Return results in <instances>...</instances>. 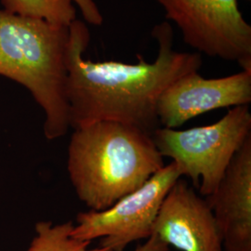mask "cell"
Masks as SVG:
<instances>
[{
	"label": "cell",
	"instance_id": "cell-7",
	"mask_svg": "<svg viewBox=\"0 0 251 251\" xmlns=\"http://www.w3.org/2000/svg\"><path fill=\"white\" fill-rule=\"evenodd\" d=\"M251 72L205 78L192 72L174 81L157 101L156 115L163 127L177 129L191 119L220 108L250 105Z\"/></svg>",
	"mask_w": 251,
	"mask_h": 251
},
{
	"label": "cell",
	"instance_id": "cell-11",
	"mask_svg": "<svg viewBox=\"0 0 251 251\" xmlns=\"http://www.w3.org/2000/svg\"><path fill=\"white\" fill-rule=\"evenodd\" d=\"M3 9L23 16L44 19L69 26L76 19L75 8L69 0H0Z\"/></svg>",
	"mask_w": 251,
	"mask_h": 251
},
{
	"label": "cell",
	"instance_id": "cell-5",
	"mask_svg": "<svg viewBox=\"0 0 251 251\" xmlns=\"http://www.w3.org/2000/svg\"><path fill=\"white\" fill-rule=\"evenodd\" d=\"M181 178L171 162L152 175L144 185L103 210H89L76 216L71 235L81 241L100 239L101 248L124 251L130 243L151 237L162 203Z\"/></svg>",
	"mask_w": 251,
	"mask_h": 251
},
{
	"label": "cell",
	"instance_id": "cell-2",
	"mask_svg": "<svg viewBox=\"0 0 251 251\" xmlns=\"http://www.w3.org/2000/svg\"><path fill=\"white\" fill-rule=\"evenodd\" d=\"M164 166L152 135L117 122L100 121L74 129L67 150L71 183L90 210L113 206Z\"/></svg>",
	"mask_w": 251,
	"mask_h": 251
},
{
	"label": "cell",
	"instance_id": "cell-14",
	"mask_svg": "<svg viewBox=\"0 0 251 251\" xmlns=\"http://www.w3.org/2000/svg\"><path fill=\"white\" fill-rule=\"evenodd\" d=\"M246 1H251V0H246Z\"/></svg>",
	"mask_w": 251,
	"mask_h": 251
},
{
	"label": "cell",
	"instance_id": "cell-12",
	"mask_svg": "<svg viewBox=\"0 0 251 251\" xmlns=\"http://www.w3.org/2000/svg\"><path fill=\"white\" fill-rule=\"evenodd\" d=\"M80 9L81 14L88 24L100 26L103 23V17L98 5L94 0H69Z\"/></svg>",
	"mask_w": 251,
	"mask_h": 251
},
{
	"label": "cell",
	"instance_id": "cell-8",
	"mask_svg": "<svg viewBox=\"0 0 251 251\" xmlns=\"http://www.w3.org/2000/svg\"><path fill=\"white\" fill-rule=\"evenodd\" d=\"M152 235L179 251H224L211 207L183 179L164 199Z\"/></svg>",
	"mask_w": 251,
	"mask_h": 251
},
{
	"label": "cell",
	"instance_id": "cell-9",
	"mask_svg": "<svg viewBox=\"0 0 251 251\" xmlns=\"http://www.w3.org/2000/svg\"><path fill=\"white\" fill-rule=\"evenodd\" d=\"M206 200L224 251H251V137L235 153L215 192Z\"/></svg>",
	"mask_w": 251,
	"mask_h": 251
},
{
	"label": "cell",
	"instance_id": "cell-3",
	"mask_svg": "<svg viewBox=\"0 0 251 251\" xmlns=\"http://www.w3.org/2000/svg\"><path fill=\"white\" fill-rule=\"evenodd\" d=\"M69 26L0 9V75L24 86L42 108L50 141L70 126L66 97Z\"/></svg>",
	"mask_w": 251,
	"mask_h": 251
},
{
	"label": "cell",
	"instance_id": "cell-1",
	"mask_svg": "<svg viewBox=\"0 0 251 251\" xmlns=\"http://www.w3.org/2000/svg\"><path fill=\"white\" fill-rule=\"evenodd\" d=\"M157 56L148 63L138 54V63L92 62L84 58L90 44L87 25L75 19L69 25L66 55V97L74 129L95 122L111 121L133 126L152 135L160 127L156 106L162 93L180 76L198 72L202 57L174 48L169 22L153 27Z\"/></svg>",
	"mask_w": 251,
	"mask_h": 251
},
{
	"label": "cell",
	"instance_id": "cell-4",
	"mask_svg": "<svg viewBox=\"0 0 251 251\" xmlns=\"http://www.w3.org/2000/svg\"><path fill=\"white\" fill-rule=\"evenodd\" d=\"M162 156L170 157L181 177H188L201 196L210 197L235 153L251 137L249 105L233 107L211 125L180 130L160 126L152 135Z\"/></svg>",
	"mask_w": 251,
	"mask_h": 251
},
{
	"label": "cell",
	"instance_id": "cell-6",
	"mask_svg": "<svg viewBox=\"0 0 251 251\" xmlns=\"http://www.w3.org/2000/svg\"><path fill=\"white\" fill-rule=\"evenodd\" d=\"M184 42L198 53L239 63L251 72V26L238 0H155Z\"/></svg>",
	"mask_w": 251,
	"mask_h": 251
},
{
	"label": "cell",
	"instance_id": "cell-10",
	"mask_svg": "<svg viewBox=\"0 0 251 251\" xmlns=\"http://www.w3.org/2000/svg\"><path fill=\"white\" fill-rule=\"evenodd\" d=\"M73 227L72 222H38L35 226L36 234L25 251H111L101 247L89 249L91 242L81 241L71 235Z\"/></svg>",
	"mask_w": 251,
	"mask_h": 251
},
{
	"label": "cell",
	"instance_id": "cell-13",
	"mask_svg": "<svg viewBox=\"0 0 251 251\" xmlns=\"http://www.w3.org/2000/svg\"><path fill=\"white\" fill-rule=\"evenodd\" d=\"M134 251H169V246L162 242L155 235H151L146 242L139 245Z\"/></svg>",
	"mask_w": 251,
	"mask_h": 251
}]
</instances>
